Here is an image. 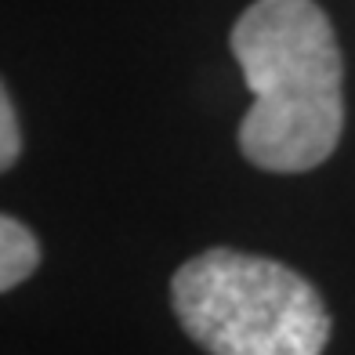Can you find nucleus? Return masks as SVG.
<instances>
[{
  "label": "nucleus",
  "instance_id": "nucleus-1",
  "mask_svg": "<svg viewBox=\"0 0 355 355\" xmlns=\"http://www.w3.org/2000/svg\"><path fill=\"white\" fill-rule=\"evenodd\" d=\"M254 102L239 153L268 174H304L334 156L345 131V62L315 0H254L229 33Z\"/></svg>",
  "mask_w": 355,
  "mask_h": 355
},
{
  "label": "nucleus",
  "instance_id": "nucleus-2",
  "mask_svg": "<svg viewBox=\"0 0 355 355\" xmlns=\"http://www.w3.org/2000/svg\"><path fill=\"white\" fill-rule=\"evenodd\" d=\"M171 309L207 355H322L334 330L327 301L301 272L229 247L174 272Z\"/></svg>",
  "mask_w": 355,
  "mask_h": 355
},
{
  "label": "nucleus",
  "instance_id": "nucleus-3",
  "mask_svg": "<svg viewBox=\"0 0 355 355\" xmlns=\"http://www.w3.org/2000/svg\"><path fill=\"white\" fill-rule=\"evenodd\" d=\"M40 268V243L15 214L0 218V290H15Z\"/></svg>",
  "mask_w": 355,
  "mask_h": 355
},
{
  "label": "nucleus",
  "instance_id": "nucleus-4",
  "mask_svg": "<svg viewBox=\"0 0 355 355\" xmlns=\"http://www.w3.org/2000/svg\"><path fill=\"white\" fill-rule=\"evenodd\" d=\"M19 153H22V131H19V116H15V102L4 87L0 91V171H11Z\"/></svg>",
  "mask_w": 355,
  "mask_h": 355
}]
</instances>
